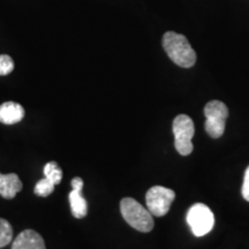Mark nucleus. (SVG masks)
<instances>
[{
	"label": "nucleus",
	"instance_id": "nucleus-9",
	"mask_svg": "<svg viewBox=\"0 0 249 249\" xmlns=\"http://www.w3.org/2000/svg\"><path fill=\"white\" fill-rule=\"evenodd\" d=\"M22 182L18 174L0 173V195L6 200H12L15 197L18 193L22 191Z\"/></svg>",
	"mask_w": 249,
	"mask_h": 249
},
{
	"label": "nucleus",
	"instance_id": "nucleus-14",
	"mask_svg": "<svg viewBox=\"0 0 249 249\" xmlns=\"http://www.w3.org/2000/svg\"><path fill=\"white\" fill-rule=\"evenodd\" d=\"M14 70V61L9 55H0V75H8Z\"/></svg>",
	"mask_w": 249,
	"mask_h": 249
},
{
	"label": "nucleus",
	"instance_id": "nucleus-8",
	"mask_svg": "<svg viewBox=\"0 0 249 249\" xmlns=\"http://www.w3.org/2000/svg\"><path fill=\"white\" fill-rule=\"evenodd\" d=\"M12 249H46L45 242L38 233L33 230H26L17 236Z\"/></svg>",
	"mask_w": 249,
	"mask_h": 249
},
{
	"label": "nucleus",
	"instance_id": "nucleus-3",
	"mask_svg": "<svg viewBox=\"0 0 249 249\" xmlns=\"http://www.w3.org/2000/svg\"><path fill=\"white\" fill-rule=\"evenodd\" d=\"M205 130L213 139H219L225 132L229 108L223 102L211 101L204 107Z\"/></svg>",
	"mask_w": 249,
	"mask_h": 249
},
{
	"label": "nucleus",
	"instance_id": "nucleus-10",
	"mask_svg": "<svg viewBox=\"0 0 249 249\" xmlns=\"http://www.w3.org/2000/svg\"><path fill=\"white\" fill-rule=\"evenodd\" d=\"M24 118V108L18 103L6 102L0 105V123L14 124Z\"/></svg>",
	"mask_w": 249,
	"mask_h": 249
},
{
	"label": "nucleus",
	"instance_id": "nucleus-1",
	"mask_svg": "<svg viewBox=\"0 0 249 249\" xmlns=\"http://www.w3.org/2000/svg\"><path fill=\"white\" fill-rule=\"evenodd\" d=\"M163 48L174 64L182 68H191L196 62V53L186 36L167 31L163 36Z\"/></svg>",
	"mask_w": 249,
	"mask_h": 249
},
{
	"label": "nucleus",
	"instance_id": "nucleus-15",
	"mask_svg": "<svg viewBox=\"0 0 249 249\" xmlns=\"http://www.w3.org/2000/svg\"><path fill=\"white\" fill-rule=\"evenodd\" d=\"M242 196L246 201L249 202V166L247 167L245 173L244 185H242Z\"/></svg>",
	"mask_w": 249,
	"mask_h": 249
},
{
	"label": "nucleus",
	"instance_id": "nucleus-7",
	"mask_svg": "<svg viewBox=\"0 0 249 249\" xmlns=\"http://www.w3.org/2000/svg\"><path fill=\"white\" fill-rule=\"evenodd\" d=\"M71 192L68 195L71 203V210L73 216L81 219V218H85L88 213V203H87L86 198L83 197L81 192L83 188V180L80 177H76L71 180Z\"/></svg>",
	"mask_w": 249,
	"mask_h": 249
},
{
	"label": "nucleus",
	"instance_id": "nucleus-4",
	"mask_svg": "<svg viewBox=\"0 0 249 249\" xmlns=\"http://www.w3.org/2000/svg\"><path fill=\"white\" fill-rule=\"evenodd\" d=\"M173 134H174V147L177 151L182 156L192 154L193 143L192 139L194 138L195 127L191 117L186 114H179L173 120Z\"/></svg>",
	"mask_w": 249,
	"mask_h": 249
},
{
	"label": "nucleus",
	"instance_id": "nucleus-11",
	"mask_svg": "<svg viewBox=\"0 0 249 249\" xmlns=\"http://www.w3.org/2000/svg\"><path fill=\"white\" fill-rule=\"evenodd\" d=\"M45 178H48L50 181H52L54 185L60 183L62 179V171L55 161H50L44 166Z\"/></svg>",
	"mask_w": 249,
	"mask_h": 249
},
{
	"label": "nucleus",
	"instance_id": "nucleus-13",
	"mask_svg": "<svg viewBox=\"0 0 249 249\" xmlns=\"http://www.w3.org/2000/svg\"><path fill=\"white\" fill-rule=\"evenodd\" d=\"M54 186L55 185L53 182L50 181L48 178H44V179L39 180V181L36 183L34 192H35V194L37 196H40V197H46V196H49L50 194H52V193H53Z\"/></svg>",
	"mask_w": 249,
	"mask_h": 249
},
{
	"label": "nucleus",
	"instance_id": "nucleus-12",
	"mask_svg": "<svg viewBox=\"0 0 249 249\" xmlns=\"http://www.w3.org/2000/svg\"><path fill=\"white\" fill-rule=\"evenodd\" d=\"M13 239V229L6 219L0 218V248L7 246Z\"/></svg>",
	"mask_w": 249,
	"mask_h": 249
},
{
	"label": "nucleus",
	"instance_id": "nucleus-6",
	"mask_svg": "<svg viewBox=\"0 0 249 249\" xmlns=\"http://www.w3.org/2000/svg\"><path fill=\"white\" fill-rule=\"evenodd\" d=\"M174 198H176V193L163 186L151 187L145 195L148 210L152 216L156 217H163L169 213Z\"/></svg>",
	"mask_w": 249,
	"mask_h": 249
},
{
	"label": "nucleus",
	"instance_id": "nucleus-2",
	"mask_svg": "<svg viewBox=\"0 0 249 249\" xmlns=\"http://www.w3.org/2000/svg\"><path fill=\"white\" fill-rule=\"evenodd\" d=\"M120 211L124 219L133 229L147 233L154 229V218L148 209L132 197H124L120 202Z\"/></svg>",
	"mask_w": 249,
	"mask_h": 249
},
{
	"label": "nucleus",
	"instance_id": "nucleus-5",
	"mask_svg": "<svg viewBox=\"0 0 249 249\" xmlns=\"http://www.w3.org/2000/svg\"><path fill=\"white\" fill-rule=\"evenodd\" d=\"M187 223L195 236L208 234L214 225V216L208 205L196 203L187 213Z\"/></svg>",
	"mask_w": 249,
	"mask_h": 249
}]
</instances>
